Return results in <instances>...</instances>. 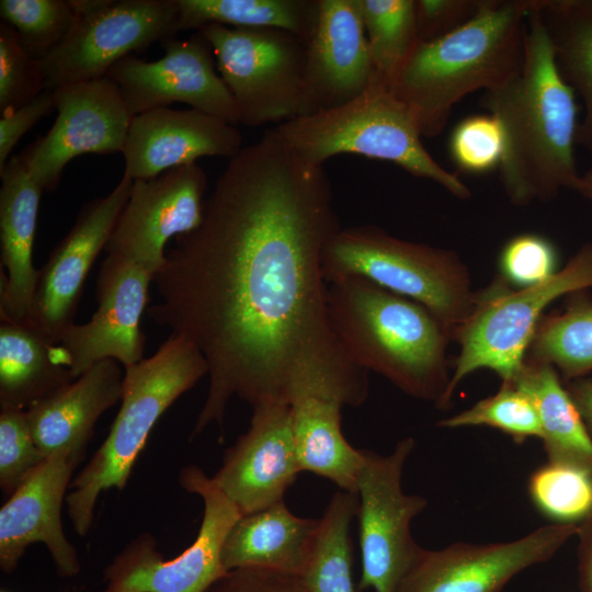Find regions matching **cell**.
I'll return each mask as SVG.
<instances>
[{
    "mask_svg": "<svg viewBox=\"0 0 592 592\" xmlns=\"http://www.w3.org/2000/svg\"><path fill=\"white\" fill-rule=\"evenodd\" d=\"M341 229L323 164L266 129L229 159L201 225L175 238L153 276L151 320L203 354L208 390L192 437L223 424L237 396L252 408L319 397L358 407L365 368L327 312L321 259Z\"/></svg>",
    "mask_w": 592,
    "mask_h": 592,
    "instance_id": "1",
    "label": "cell"
},
{
    "mask_svg": "<svg viewBox=\"0 0 592 592\" xmlns=\"http://www.w3.org/2000/svg\"><path fill=\"white\" fill-rule=\"evenodd\" d=\"M530 12L520 70L485 91L482 105L501 124L504 152L501 183L515 206L555 198L574 189L578 132L576 94L555 60L553 44L539 10Z\"/></svg>",
    "mask_w": 592,
    "mask_h": 592,
    "instance_id": "2",
    "label": "cell"
},
{
    "mask_svg": "<svg viewBox=\"0 0 592 592\" xmlns=\"http://www.w3.org/2000/svg\"><path fill=\"white\" fill-rule=\"evenodd\" d=\"M326 304L334 334L356 364L446 408L452 338L430 310L361 276L328 282Z\"/></svg>",
    "mask_w": 592,
    "mask_h": 592,
    "instance_id": "3",
    "label": "cell"
},
{
    "mask_svg": "<svg viewBox=\"0 0 592 592\" xmlns=\"http://www.w3.org/2000/svg\"><path fill=\"white\" fill-rule=\"evenodd\" d=\"M536 0H482L458 29L418 43L389 87L424 137L444 129L455 104L490 90L523 62L526 20Z\"/></svg>",
    "mask_w": 592,
    "mask_h": 592,
    "instance_id": "4",
    "label": "cell"
},
{
    "mask_svg": "<svg viewBox=\"0 0 592 592\" xmlns=\"http://www.w3.org/2000/svg\"><path fill=\"white\" fill-rule=\"evenodd\" d=\"M207 373L201 351L174 333L153 355L125 367L119 411L66 496L68 515L79 536H86L92 526L99 496L111 488H125L158 419Z\"/></svg>",
    "mask_w": 592,
    "mask_h": 592,
    "instance_id": "5",
    "label": "cell"
},
{
    "mask_svg": "<svg viewBox=\"0 0 592 592\" xmlns=\"http://www.w3.org/2000/svg\"><path fill=\"white\" fill-rule=\"evenodd\" d=\"M325 281L361 276L430 310L448 331L476 305L468 266L454 251L398 238L374 225L341 227L322 252Z\"/></svg>",
    "mask_w": 592,
    "mask_h": 592,
    "instance_id": "6",
    "label": "cell"
},
{
    "mask_svg": "<svg viewBox=\"0 0 592 592\" xmlns=\"http://www.w3.org/2000/svg\"><path fill=\"white\" fill-rule=\"evenodd\" d=\"M274 128L309 162L323 164L343 153L363 156L391 162L413 177L430 180L456 198L471 196L469 187L429 153L407 107L375 78L350 102Z\"/></svg>",
    "mask_w": 592,
    "mask_h": 592,
    "instance_id": "7",
    "label": "cell"
},
{
    "mask_svg": "<svg viewBox=\"0 0 592 592\" xmlns=\"http://www.w3.org/2000/svg\"><path fill=\"white\" fill-rule=\"evenodd\" d=\"M592 287V241L584 243L554 275L523 288H513L499 275L476 293L471 315L453 333L459 345L452 365L445 403L459 383L480 368L511 382L525 360L536 327L557 298Z\"/></svg>",
    "mask_w": 592,
    "mask_h": 592,
    "instance_id": "8",
    "label": "cell"
},
{
    "mask_svg": "<svg viewBox=\"0 0 592 592\" xmlns=\"http://www.w3.org/2000/svg\"><path fill=\"white\" fill-rule=\"evenodd\" d=\"M198 32L213 49L239 124L278 126L309 114L304 38L281 29L218 24L206 25Z\"/></svg>",
    "mask_w": 592,
    "mask_h": 592,
    "instance_id": "9",
    "label": "cell"
},
{
    "mask_svg": "<svg viewBox=\"0 0 592 592\" xmlns=\"http://www.w3.org/2000/svg\"><path fill=\"white\" fill-rule=\"evenodd\" d=\"M179 483L204 503L194 542L179 556L164 559L151 534L138 535L104 569L106 585L102 592H207L227 572L223 546L241 513L195 465L181 469Z\"/></svg>",
    "mask_w": 592,
    "mask_h": 592,
    "instance_id": "10",
    "label": "cell"
},
{
    "mask_svg": "<svg viewBox=\"0 0 592 592\" xmlns=\"http://www.w3.org/2000/svg\"><path fill=\"white\" fill-rule=\"evenodd\" d=\"M76 21L44 60L45 90L106 77L121 59L175 37L177 0H71Z\"/></svg>",
    "mask_w": 592,
    "mask_h": 592,
    "instance_id": "11",
    "label": "cell"
},
{
    "mask_svg": "<svg viewBox=\"0 0 592 592\" xmlns=\"http://www.w3.org/2000/svg\"><path fill=\"white\" fill-rule=\"evenodd\" d=\"M414 440L399 441L394 451L380 455L362 449L358 474L357 524L361 576L357 591L392 592L422 548L413 539L411 522L428 505L419 494H407L401 478Z\"/></svg>",
    "mask_w": 592,
    "mask_h": 592,
    "instance_id": "12",
    "label": "cell"
},
{
    "mask_svg": "<svg viewBox=\"0 0 592 592\" xmlns=\"http://www.w3.org/2000/svg\"><path fill=\"white\" fill-rule=\"evenodd\" d=\"M578 532L549 524L511 542L421 548L392 592H501L521 571L548 561Z\"/></svg>",
    "mask_w": 592,
    "mask_h": 592,
    "instance_id": "13",
    "label": "cell"
},
{
    "mask_svg": "<svg viewBox=\"0 0 592 592\" xmlns=\"http://www.w3.org/2000/svg\"><path fill=\"white\" fill-rule=\"evenodd\" d=\"M54 93L57 117L52 128L21 152L44 191L57 187L65 167L78 156L122 153L133 119L119 89L107 77Z\"/></svg>",
    "mask_w": 592,
    "mask_h": 592,
    "instance_id": "14",
    "label": "cell"
},
{
    "mask_svg": "<svg viewBox=\"0 0 592 592\" xmlns=\"http://www.w3.org/2000/svg\"><path fill=\"white\" fill-rule=\"evenodd\" d=\"M164 54L155 61L134 55L107 72L133 116L180 102L238 125L234 99L216 70L213 49L198 31L186 39L161 42Z\"/></svg>",
    "mask_w": 592,
    "mask_h": 592,
    "instance_id": "15",
    "label": "cell"
},
{
    "mask_svg": "<svg viewBox=\"0 0 592 592\" xmlns=\"http://www.w3.org/2000/svg\"><path fill=\"white\" fill-rule=\"evenodd\" d=\"M207 174L197 163L134 180L105 247L155 275L166 262V244L196 229L203 219Z\"/></svg>",
    "mask_w": 592,
    "mask_h": 592,
    "instance_id": "16",
    "label": "cell"
},
{
    "mask_svg": "<svg viewBox=\"0 0 592 592\" xmlns=\"http://www.w3.org/2000/svg\"><path fill=\"white\" fill-rule=\"evenodd\" d=\"M153 276L134 261L106 255L96 281L95 312L86 323H72L58 343L75 378L106 358L116 360L124 368L144 360L146 335L140 318Z\"/></svg>",
    "mask_w": 592,
    "mask_h": 592,
    "instance_id": "17",
    "label": "cell"
},
{
    "mask_svg": "<svg viewBox=\"0 0 592 592\" xmlns=\"http://www.w3.org/2000/svg\"><path fill=\"white\" fill-rule=\"evenodd\" d=\"M132 185L123 174L107 195L89 201L39 269L30 323L54 343L75 323L88 273L105 250Z\"/></svg>",
    "mask_w": 592,
    "mask_h": 592,
    "instance_id": "18",
    "label": "cell"
},
{
    "mask_svg": "<svg viewBox=\"0 0 592 592\" xmlns=\"http://www.w3.org/2000/svg\"><path fill=\"white\" fill-rule=\"evenodd\" d=\"M300 473L291 407L270 403L252 408L249 429L225 451L212 479L246 515L284 501Z\"/></svg>",
    "mask_w": 592,
    "mask_h": 592,
    "instance_id": "19",
    "label": "cell"
},
{
    "mask_svg": "<svg viewBox=\"0 0 592 592\" xmlns=\"http://www.w3.org/2000/svg\"><path fill=\"white\" fill-rule=\"evenodd\" d=\"M82 458L71 454L47 457L10 496L0 510V568L15 570L26 548L43 543L61 578L81 569L76 548L66 537L61 506Z\"/></svg>",
    "mask_w": 592,
    "mask_h": 592,
    "instance_id": "20",
    "label": "cell"
},
{
    "mask_svg": "<svg viewBox=\"0 0 592 592\" xmlns=\"http://www.w3.org/2000/svg\"><path fill=\"white\" fill-rule=\"evenodd\" d=\"M243 137L236 125L196 109H153L133 116L122 151L124 173L155 178L201 157H235Z\"/></svg>",
    "mask_w": 592,
    "mask_h": 592,
    "instance_id": "21",
    "label": "cell"
},
{
    "mask_svg": "<svg viewBox=\"0 0 592 592\" xmlns=\"http://www.w3.org/2000/svg\"><path fill=\"white\" fill-rule=\"evenodd\" d=\"M375 77L360 0H318L307 41L309 114L350 102Z\"/></svg>",
    "mask_w": 592,
    "mask_h": 592,
    "instance_id": "22",
    "label": "cell"
},
{
    "mask_svg": "<svg viewBox=\"0 0 592 592\" xmlns=\"http://www.w3.org/2000/svg\"><path fill=\"white\" fill-rule=\"evenodd\" d=\"M0 319L30 323L39 270L33 264V244L41 195L22 153L0 171Z\"/></svg>",
    "mask_w": 592,
    "mask_h": 592,
    "instance_id": "23",
    "label": "cell"
},
{
    "mask_svg": "<svg viewBox=\"0 0 592 592\" xmlns=\"http://www.w3.org/2000/svg\"><path fill=\"white\" fill-rule=\"evenodd\" d=\"M121 364L106 358L25 410L33 439L44 454L82 458L100 415L121 401Z\"/></svg>",
    "mask_w": 592,
    "mask_h": 592,
    "instance_id": "24",
    "label": "cell"
},
{
    "mask_svg": "<svg viewBox=\"0 0 592 592\" xmlns=\"http://www.w3.org/2000/svg\"><path fill=\"white\" fill-rule=\"evenodd\" d=\"M318 522L295 515L284 501L241 515L224 543L223 565L227 571L257 568L301 577Z\"/></svg>",
    "mask_w": 592,
    "mask_h": 592,
    "instance_id": "25",
    "label": "cell"
},
{
    "mask_svg": "<svg viewBox=\"0 0 592 592\" xmlns=\"http://www.w3.org/2000/svg\"><path fill=\"white\" fill-rule=\"evenodd\" d=\"M0 321V408L26 410L76 379L59 344L31 323Z\"/></svg>",
    "mask_w": 592,
    "mask_h": 592,
    "instance_id": "26",
    "label": "cell"
},
{
    "mask_svg": "<svg viewBox=\"0 0 592 592\" xmlns=\"http://www.w3.org/2000/svg\"><path fill=\"white\" fill-rule=\"evenodd\" d=\"M511 382L531 398L537 411L548 462L573 465L592 474V437L557 369L525 357Z\"/></svg>",
    "mask_w": 592,
    "mask_h": 592,
    "instance_id": "27",
    "label": "cell"
},
{
    "mask_svg": "<svg viewBox=\"0 0 592 592\" xmlns=\"http://www.w3.org/2000/svg\"><path fill=\"white\" fill-rule=\"evenodd\" d=\"M343 405L333 399L309 397L291 406L292 431L300 471L323 477L340 490L356 493L363 462L341 428Z\"/></svg>",
    "mask_w": 592,
    "mask_h": 592,
    "instance_id": "28",
    "label": "cell"
},
{
    "mask_svg": "<svg viewBox=\"0 0 592 592\" xmlns=\"http://www.w3.org/2000/svg\"><path fill=\"white\" fill-rule=\"evenodd\" d=\"M560 75L582 102L577 144L592 150V0H540Z\"/></svg>",
    "mask_w": 592,
    "mask_h": 592,
    "instance_id": "29",
    "label": "cell"
},
{
    "mask_svg": "<svg viewBox=\"0 0 592 592\" xmlns=\"http://www.w3.org/2000/svg\"><path fill=\"white\" fill-rule=\"evenodd\" d=\"M178 31L209 24L244 29H281L306 42L318 14V0H177Z\"/></svg>",
    "mask_w": 592,
    "mask_h": 592,
    "instance_id": "30",
    "label": "cell"
},
{
    "mask_svg": "<svg viewBox=\"0 0 592 592\" xmlns=\"http://www.w3.org/2000/svg\"><path fill=\"white\" fill-rule=\"evenodd\" d=\"M357 493L339 490L319 517L310 555L301 574L307 592H358L352 574L351 525Z\"/></svg>",
    "mask_w": 592,
    "mask_h": 592,
    "instance_id": "31",
    "label": "cell"
},
{
    "mask_svg": "<svg viewBox=\"0 0 592 592\" xmlns=\"http://www.w3.org/2000/svg\"><path fill=\"white\" fill-rule=\"evenodd\" d=\"M583 292L572 293L562 311L542 317L525 356L553 365L569 382L592 372V300Z\"/></svg>",
    "mask_w": 592,
    "mask_h": 592,
    "instance_id": "32",
    "label": "cell"
},
{
    "mask_svg": "<svg viewBox=\"0 0 592 592\" xmlns=\"http://www.w3.org/2000/svg\"><path fill=\"white\" fill-rule=\"evenodd\" d=\"M375 79L388 89L417 46L414 0H360Z\"/></svg>",
    "mask_w": 592,
    "mask_h": 592,
    "instance_id": "33",
    "label": "cell"
},
{
    "mask_svg": "<svg viewBox=\"0 0 592 592\" xmlns=\"http://www.w3.org/2000/svg\"><path fill=\"white\" fill-rule=\"evenodd\" d=\"M0 16L15 30L24 48L44 60L71 31L76 11L71 0H1Z\"/></svg>",
    "mask_w": 592,
    "mask_h": 592,
    "instance_id": "34",
    "label": "cell"
},
{
    "mask_svg": "<svg viewBox=\"0 0 592 592\" xmlns=\"http://www.w3.org/2000/svg\"><path fill=\"white\" fill-rule=\"evenodd\" d=\"M436 425L445 429L486 425L502 431L517 443L528 437L543 436L540 421L531 398L512 382H502L494 395L440 420Z\"/></svg>",
    "mask_w": 592,
    "mask_h": 592,
    "instance_id": "35",
    "label": "cell"
},
{
    "mask_svg": "<svg viewBox=\"0 0 592 592\" xmlns=\"http://www.w3.org/2000/svg\"><path fill=\"white\" fill-rule=\"evenodd\" d=\"M536 506L561 523H577L592 513V474L563 463L548 462L530 478Z\"/></svg>",
    "mask_w": 592,
    "mask_h": 592,
    "instance_id": "36",
    "label": "cell"
},
{
    "mask_svg": "<svg viewBox=\"0 0 592 592\" xmlns=\"http://www.w3.org/2000/svg\"><path fill=\"white\" fill-rule=\"evenodd\" d=\"M45 90L42 60L22 45L15 30L0 22V114L14 111Z\"/></svg>",
    "mask_w": 592,
    "mask_h": 592,
    "instance_id": "37",
    "label": "cell"
},
{
    "mask_svg": "<svg viewBox=\"0 0 592 592\" xmlns=\"http://www.w3.org/2000/svg\"><path fill=\"white\" fill-rule=\"evenodd\" d=\"M454 163L468 173H485L500 167L504 137L500 122L492 114L474 115L460 121L448 140Z\"/></svg>",
    "mask_w": 592,
    "mask_h": 592,
    "instance_id": "38",
    "label": "cell"
},
{
    "mask_svg": "<svg viewBox=\"0 0 592 592\" xmlns=\"http://www.w3.org/2000/svg\"><path fill=\"white\" fill-rule=\"evenodd\" d=\"M46 457L37 447L25 410L0 408V487L11 496Z\"/></svg>",
    "mask_w": 592,
    "mask_h": 592,
    "instance_id": "39",
    "label": "cell"
},
{
    "mask_svg": "<svg viewBox=\"0 0 592 592\" xmlns=\"http://www.w3.org/2000/svg\"><path fill=\"white\" fill-rule=\"evenodd\" d=\"M557 250L546 237L524 232L509 239L499 254V276L513 288L539 284L558 269Z\"/></svg>",
    "mask_w": 592,
    "mask_h": 592,
    "instance_id": "40",
    "label": "cell"
},
{
    "mask_svg": "<svg viewBox=\"0 0 592 592\" xmlns=\"http://www.w3.org/2000/svg\"><path fill=\"white\" fill-rule=\"evenodd\" d=\"M482 0H414L419 43L430 42L458 29L479 10Z\"/></svg>",
    "mask_w": 592,
    "mask_h": 592,
    "instance_id": "41",
    "label": "cell"
},
{
    "mask_svg": "<svg viewBox=\"0 0 592 592\" xmlns=\"http://www.w3.org/2000/svg\"><path fill=\"white\" fill-rule=\"evenodd\" d=\"M207 592H307L300 577L257 568L227 571Z\"/></svg>",
    "mask_w": 592,
    "mask_h": 592,
    "instance_id": "42",
    "label": "cell"
},
{
    "mask_svg": "<svg viewBox=\"0 0 592 592\" xmlns=\"http://www.w3.org/2000/svg\"><path fill=\"white\" fill-rule=\"evenodd\" d=\"M55 110L54 91L44 90L27 104L0 116V171L19 140L45 115Z\"/></svg>",
    "mask_w": 592,
    "mask_h": 592,
    "instance_id": "43",
    "label": "cell"
},
{
    "mask_svg": "<svg viewBox=\"0 0 592 592\" xmlns=\"http://www.w3.org/2000/svg\"><path fill=\"white\" fill-rule=\"evenodd\" d=\"M578 578L582 592H592V513L578 522Z\"/></svg>",
    "mask_w": 592,
    "mask_h": 592,
    "instance_id": "44",
    "label": "cell"
},
{
    "mask_svg": "<svg viewBox=\"0 0 592 592\" xmlns=\"http://www.w3.org/2000/svg\"><path fill=\"white\" fill-rule=\"evenodd\" d=\"M569 383L567 389L592 434V378L582 377Z\"/></svg>",
    "mask_w": 592,
    "mask_h": 592,
    "instance_id": "45",
    "label": "cell"
},
{
    "mask_svg": "<svg viewBox=\"0 0 592 592\" xmlns=\"http://www.w3.org/2000/svg\"><path fill=\"white\" fill-rule=\"evenodd\" d=\"M573 190L592 203V168L579 174Z\"/></svg>",
    "mask_w": 592,
    "mask_h": 592,
    "instance_id": "46",
    "label": "cell"
}]
</instances>
